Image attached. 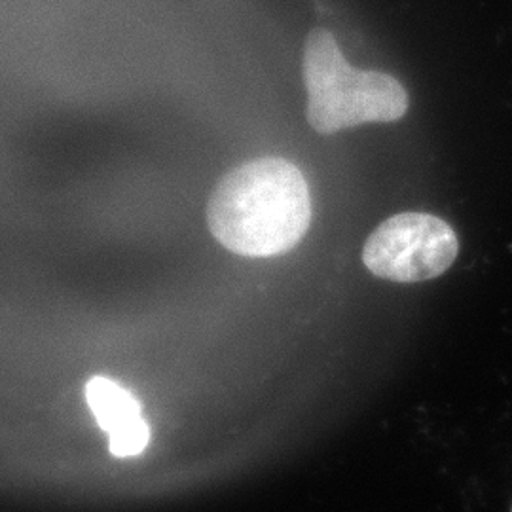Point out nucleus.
<instances>
[{
	"label": "nucleus",
	"mask_w": 512,
	"mask_h": 512,
	"mask_svg": "<svg viewBox=\"0 0 512 512\" xmlns=\"http://www.w3.org/2000/svg\"><path fill=\"white\" fill-rule=\"evenodd\" d=\"M302 69L308 90L306 114L317 133L397 122L408 110V95L399 80L351 67L336 38L325 29H313L308 35Z\"/></svg>",
	"instance_id": "2"
},
{
	"label": "nucleus",
	"mask_w": 512,
	"mask_h": 512,
	"mask_svg": "<svg viewBox=\"0 0 512 512\" xmlns=\"http://www.w3.org/2000/svg\"><path fill=\"white\" fill-rule=\"evenodd\" d=\"M458 238L448 222L427 213H401L366 239L363 262L382 279L418 283L444 274L458 256Z\"/></svg>",
	"instance_id": "3"
},
{
	"label": "nucleus",
	"mask_w": 512,
	"mask_h": 512,
	"mask_svg": "<svg viewBox=\"0 0 512 512\" xmlns=\"http://www.w3.org/2000/svg\"><path fill=\"white\" fill-rule=\"evenodd\" d=\"M511 512H512V509H511Z\"/></svg>",
	"instance_id": "5"
},
{
	"label": "nucleus",
	"mask_w": 512,
	"mask_h": 512,
	"mask_svg": "<svg viewBox=\"0 0 512 512\" xmlns=\"http://www.w3.org/2000/svg\"><path fill=\"white\" fill-rule=\"evenodd\" d=\"M310 188L296 165L262 158L228 173L207 205L209 230L236 255L291 251L310 228Z\"/></svg>",
	"instance_id": "1"
},
{
	"label": "nucleus",
	"mask_w": 512,
	"mask_h": 512,
	"mask_svg": "<svg viewBox=\"0 0 512 512\" xmlns=\"http://www.w3.org/2000/svg\"><path fill=\"white\" fill-rule=\"evenodd\" d=\"M86 401L97 425L109 435V452L114 458H135L147 450L150 427L143 418L139 399L105 376L86 384Z\"/></svg>",
	"instance_id": "4"
}]
</instances>
